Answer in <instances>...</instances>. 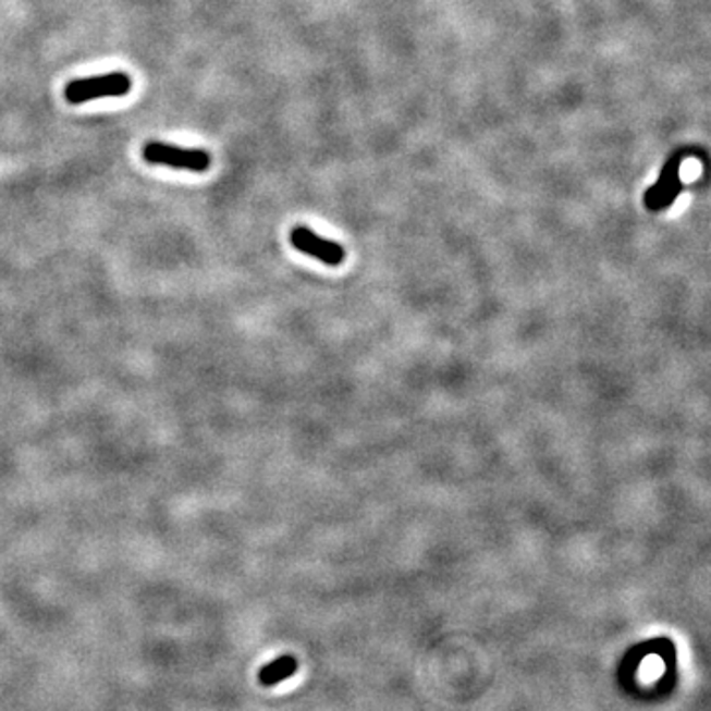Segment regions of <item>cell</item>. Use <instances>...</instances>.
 I'll return each mask as SVG.
<instances>
[{
  "mask_svg": "<svg viewBox=\"0 0 711 711\" xmlns=\"http://www.w3.org/2000/svg\"><path fill=\"white\" fill-rule=\"evenodd\" d=\"M131 87H133L131 75L113 72V74L94 75V77L70 82L65 85L64 97L68 103L82 106V103L94 101V99H103V97L127 96Z\"/></svg>",
  "mask_w": 711,
  "mask_h": 711,
  "instance_id": "6da1fadb",
  "label": "cell"
},
{
  "mask_svg": "<svg viewBox=\"0 0 711 711\" xmlns=\"http://www.w3.org/2000/svg\"><path fill=\"white\" fill-rule=\"evenodd\" d=\"M143 159L149 164L169 167V169L206 172L212 167V155L200 149H181L174 145L150 140L143 147Z\"/></svg>",
  "mask_w": 711,
  "mask_h": 711,
  "instance_id": "7a4b0ae2",
  "label": "cell"
},
{
  "mask_svg": "<svg viewBox=\"0 0 711 711\" xmlns=\"http://www.w3.org/2000/svg\"><path fill=\"white\" fill-rule=\"evenodd\" d=\"M682 162H684V157L679 152L672 155L669 162L662 167L657 184L648 188L647 194H645V206L650 212L666 210L670 204L676 200V196L682 191V181H679Z\"/></svg>",
  "mask_w": 711,
  "mask_h": 711,
  "instance_id": "3957f363",
  "label": "cell"
},
{
  "mask_svg": "<svg viewBox=\"0 0 711 711\" xmlns=\"http://www.w3.org/2000/svg\"><path fill=\"white\" fill-rule=\"evenodd\" d=\"M291 244L298 252L319 259L320 263H324V266L339 267L346 259V252L342 245L320 237L305 225H298L291 232Z\"/></svg>",
  "mask_w": 711,
  "mask_h": 711,
  "instance_id": "277c9868",
  "label": "cell"
},
{
  "mask_svg": "<svg viewBox=\"0 0 711 711\" xmlns=\"http://www.w3.org/2000/svg\"><path fill=\"white\" fill-rule=\"evenodd\" d=\"M298 662L295 657H279V659L269 662L267 666L259 672V682L263 686H275L283 679L291 678L297 672Z\"/></svg>",
  "mask_w": 711,
  "mask_h": 711,
  "instance_id": "5b68a950",
  "label": "cell"
}]
</instances>
